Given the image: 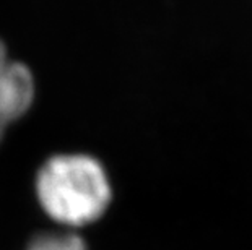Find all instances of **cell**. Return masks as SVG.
Masks as SVG:
<instances>
[{
    "label": "cell",
    "mask_w": 252,
    "mask_h": 250,
    "mask_svg": "<svg viewBox=\"0 0 252 250\" xmlns=\"http://www.w3.org/2000/svg\"><path fill=\"white\" fill-rule=\"evenodd\" d=\"M26 250H87L83 239L73 232L42 234Z\"/></svg>",
    "instance_id": "obj_3"
},
{
    "label": "cell",
    "mask_w": 252,
    "mask_h": 250,
    "mask_svg": "<svg viewBox=\"0 0 252 250\" xmlns=\"http://www.w3.org/2000/svg\"><path fill=\"white\" fill-rule=\"evenodd\" d=\"M36 195L46 215L67 227L103 216L112 190L103 164L88 154H57L36 175Z\"/></svg>",
    "instance_id": "obj_1"
},
{
    "label": "cell",
    "mask_w": 252,
    "mask_h": 250,
    "mask_svg": "<svg viewBox=\"0 0 252 250\" xmlns=\"http://www.w3.org/2000/svg\"><path fill=\"white\" fill-rule=\"evenodd\" d=\"M36 84L25 63L12 60L0 39V140L10 124L21 119L33 106Z\"/></svg>",
    "instance_id": "obj_2"
}]
</instances>
